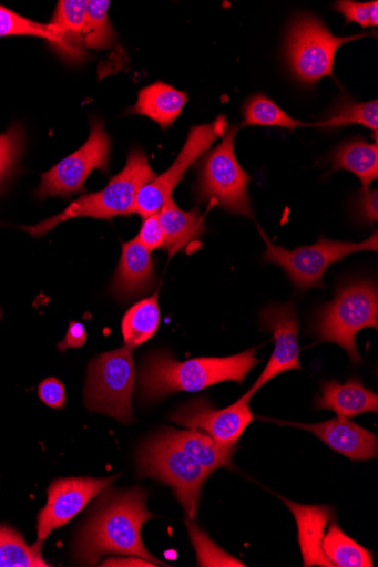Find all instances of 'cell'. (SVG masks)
Masks as SVG:
<instances>
[{
	"mask_svg": "<svg viewBox=\"0 0 378 567\" xmlns=\"http://www.w3.org/2000/svg\"><path fill=\"white\" fill-rule=\"evenodd\" d=\"M153 518L146 507V493L141 488L106 496L82 530L78 558L95 565L105 555H129L168 566L156 559L142 542V528Z\"/></svg>",
	"mask_w": 378,
	"mask_h": 567,
	"instance_id": "cell-1",
	"label": "cell"
},
{
	"mask_svg": "<svg viewBox=\"0 0 378 567\" xmlns=\"http://www.w3.org/2000/svg\"><path fill=\"white\" fill-rule=\"evenodd\" d=\"M256 347L231 357H202L177 362L168 352L150 354L139 378L140 396L155 402L178 392H198L215 384H243L251 371L260 363Z\"/></svg>",
	"mask_w": 378,
	"mask_h": 567,
	"instance_id": "cell-2",
	"label": "cell"
},
{
	"mask_svg": "<svg viewBox=\"0 0 378 567\" xmlns=\"http://www.w3.org/2000/svg\"><path fill=\"white\" fill-rule=\"evenodd\" d=\"M146 154L140 148L131 150L124 171L115 176L102 190L83 195L60 215L25 230L33 237L42 236L62 223L76 218L112 220L135 214L137 194L143 186L154 181Z\"/></svg>",
	"mask_w": 378,
	"mask_h": 567,
	"instance_id": "cell-3",
	"label": "cell"
},
{
	"mask_svg": "<svg viewBox=\"0 0 378 567\" xmlns=\"http://www.w3.org/2000/svg\"><path fill=\"white\" fill-rule=\"evenodd\" d=\"M366 328L378 329V291L370 280H358L341 286L335 299L318 309L311 332L318 342L340 346L359 365L356 337Z\"/></svg>",
	"mask_w": 378,
	"mask_h": 567,
	"instance_id": "cell-4",
	"label": "cell"
},
{
	"mask_svg": "<svg viewBox=\"0 0 378 567\" xmlns=\"http://www.w3.org/2000/svg\"><path fill=\"white\" fill-rule=\"evenodd\" d=\"M257 229L266 246L263 260L280 267L294 287L300 291L323 288L324 275L347 256L359 251L378 250L377 231L362 243L337 241L320 237L314 245L288 250L269 240L259 226Z\"/></svg>",
	"mask_w": 378,
	"mask_h": 567,
	"instance_id": "cell-5",
	"label": "cell"
},
{
	"mask_svg": "<svg viewBox=\"0 0 378 567\" xmlns=\"http://www.w3.org/2000/svg\"><path fill=\"white\" fill-rule=\"evenodd\" d=\"M137 467L141 477L170 485L188 519L194 520L202 487L211 476L194 457L160 433L140 447Z\"/></svg>",
	"mask_w": 378,
	"mask_h": 567,
	"instance_id": "cell-6",
	"label": "cell"
},
{
	"mask_svg": "<svg viewBox=\"0 0 378 567\" xmlns=\"http://www.w3.org/2000/svg\"><path fill=\"white\" fill-rule=\"evenodd\" d=\"M239 127L233 126L224 141L202 159L197 183V199L246 218H254L248 195L251 177L239 165L235 140Z\"/></svg>",
	"mask_w": 378,
	"mask_h": 567,
	"instance_id": "cell-7",
	"label": "cell"
},
{
	"mask_svg": "<svg viewBox=\"0 0 378 567\" xmlns=\"http://www.w3.org/2000/svg\"><path fill=\"white\" fill-rule=\"evenodd\" d=\"M366 35L337 37L316 17L296 18L286 39V59L293 75L306 85H314L324 78H334L339 48Z\"/></svg>",
	"mask_w": 378,
	"mask_h": 567,
	"instance_id": "cell-8",
	"label": "cell"
},
{
	"mask_svg": "<svg viewBox=\"0 0 378 567\" xmlns=\"http://www.w3.org/2000/svg\"><path fill=\"white\" fill-rule=\"evenodd\" d=\"M135 379L131 348L125 346L102 353L93 360L89 369L84 394L86 406L124 424L132 423Z\"/></svg>",
	"mask_w": 378,
	"mask_h": 567,
	"instance_id": "cell-9",
	"label": "cell"
},
{
	"mask_svg": "<svg viewBox=\"0 0 378 567\" xmlns=\"http://www.w3.org/2000/svg\"><path fill=\"white\" fill-rule=\"evenodd\" d=\"M112 141L103 124L93 121L86 143L70 157L44 173L37 189L40 198L70 196L83 190V185L93 171L104 174L110 171Z\"/></svg>",
	"mask_w": 378,
	"mask_h": 567,
	"instance_id": "cell-10",
	"label": "cell"
},
{
	"mask_svg": "<svg viewBox=\"0 0 378 567\" xmlns=\"http://www.w3.org/2000/svg\"><path fill=\"white\" fill-rule=\"evenodd\" d=\"M227 130L226 116H219L210 124L194 126L173 166L141 188L136 198L135 214L143 219L157 214L173 197L174 189L187 169L208 151L215 141L224 137Z\"/></svg>",
	"mask_w": 378,
	"mask_h": 567,
	"instance_id": "cell-11",
	"label": "cell"
},
{
	"mask_svg": "<svg viewBox=\"0 0 378 567\" xmlns=\"http://www.w3.org/2000/svg\"><path fill=\"white\" fill-rule=\"evenodd\" d=\"M252 398L247 392L225 409L214 408L204 398L196 399L177 409L171 420L185 429L201 431L226 447L238 449L242 435L254 421Z\"/></svg>",
	"mask_w": 378,
	"mask_h": 567,
	"instance_id": "cell-12",
	"label": "cell"
},
{
	"mask_svg": "<svg viewBox=\"0 0 378 567\" xmlns=\"http://www.w3.org/2000/svg\"><path fill=\"white\" fill-rule=\"evenodd\" d=\"M259 321L264 330L273 333L275 350L260 377L249 389L252 395L278 375L303 370L298 344L300 324L296 306L293 302L268 305L262 309Z\"/></svg>",
	"mask_w": 378,
	"mask_h": 567,
	"instance_id": "cell-13",
	"label": "cell"
},
{
	"mask_svg": "<svg viewBox=\"0 0 378 567\" xmlns=\"http://www.w3.org/2000/svg\"><path fill=\"white\" fill-rule=\"evenodd\" d=\"M119 477L67 478L53 482L48 489V501L38 515V544L43 545L48 536L69 524L88 503Z\"/></svg>",
	"mask_w": 378,
	"mask_h": 567,
	"instance_id": "cell-14",
	"label": "cell"
},
{
	"mask_svg": "<svg viewBox=\"0 0 378 567\" xmlns=\"http://www.w3.org/2000/svg\"><path fill=\"white\" fill-rule=\"evenodd\" d=\"M278 425H285L307 431L326 443L334 451L351 461H368L378 455V441L374 433L349 421L337 417L318 424H304L287 421L269 420Z\"/></svg>",
	"mask_w": 378,
	"mask_h": 567,
	"instance_id": "cell-15",
	"label": "cell"
},
{
	"mask_svg": "<svg viewBox=\"0 0 378 567\" xmlns=\"http://www.w3.org/2000/svg\"><path fill=\"white\" fill-rule=\"evenodd\" d=\"M280 498L296 519L304 566L334 567L323 550V538L328 524L335 519V509L328 505H302L284 497Z\"/></svg>",
	"mask_w": 378,
	"mask_h": 567,
	"instance_id": "cell-16",
	"label": "cell"
},
{
	"mask_svg": "<svg viewBox=\"0 0 378 567\" xmlns=\"http://www.w3.org/2000/svg\"><path fill=\"white\" fill-rule=\"evenodd\" d=\"M155 268L147 250L135 237L123 243V251L111 290L120 298L127 299L146 292L154 281Z\"/></svg>",
	"mask_w": 378,
	"mask_h": 567,
	"instance_id": "cell-17",
	"label": "cell"
},
{
	"mask_svg": "<svg viewBox=\"0 0 378 567\" xmlns=\"http://www.w3.org/2000/svg\"><path fill=\"white\" fill-rule=\"evenodd\" d=\"M320 392L315 400L316 409L331 410L339 417L353 419L367 412H378V395L357 378H351L346 383L337 380L324 382Z\"/></svg>",
	"mask_w": 378,
	"mask_h": 567,
	"instance_id": "cell-18",
	"label": "cell"
},
{
	"mask_svg": "<svg viewBox=\"0 0 378 567\" xmlns=\"http://www.w3.org/2000/svg\"><path fill=\"white\" fill-rule=\"evenodd\" d=\"M187 99L186 92L167 83L156 82L139 92L136 105L130 113L146 116L162 130H168L182 115Z\"/></svg>",
	"mask_w": 378,
	"mask_h": 567,
	"instance_id": "cell-19",
	"label": "cell"
},
{
	"mask_svg": "<svg viewBox=\"0 0 378 567\" xmlns=\"http://www.w3.org/2000/svg\"><path fill=\"white\" fill-rule=\"evenodd\" d=\"M161 433L194 457L208 474L222 468L235 471L233 456L237 449L226 447L197 430L167 429Z\"/></svg>",
	"mask_w": 378,
	"mask_h": 567,
	"instance_id": "cell-20",
	"label": "cell"
},
{
	"mask_svg": "<svg viewBox=\"0 0 378 567\" xmlns=\"http://www.w3.org/2000/svg\"><path fill=\"white\" fill-rule=\"evenodd\" d=\"M157 215L165 235L164 248L170 256L198 240L205 233L204 219L200 212L180 209L173 197L162 206Z\"/></svg>",
	"mask_w": 378,
	"mask_h": 567,
	"instance_id": "cell-21",
	"label": "cell"
},
{
	"mask_svg": "<svg viewBox=\"0 0 378 567\" xmlns=\"http://www.w3.org/2000/svg\"><path fill=\"white\" fill-rule=\"evenodd\" d=\"M331 173L347 171L355 174L362 184V190L378 178V146L377 142L369 144L364 140H353L343 143L333 154Z\"/></svg>",
	"mask_w": 378,
	"mask_h": 567,
	"instance_id": "cell-22",
	"label": "cell"
},
{
	"mask_svg": "<svg viewBox=\"0 0 378 567\" xmlns=\"http://www.w3.org/2000/svg\"><path fill=\"white\" fill-rule=\"evenodd\" d=\"M29 35L48 41L64 60L81 63L85 60V51L69 47L50 24H41L23 18L13 11L0 7V37Z\"/></svg>",
	"mask_w": 378,
	"mask_h": 567,
	"instance_id": "cell-23",
	"label": "cell"
},
{
	"mask_svg": "<svg viewBox=\"0 0 378 567\" xmlns=\"http://www.w3.org/2000/svg\"><path fill=\"white\" fill-rule=\"evenodd\" d=\"M160 311L157 293L135 303L125 315L122 332L126 347L133 349L147 342L157 331Z\"/></svg>",
	"mask_w": 378,
	"mask_h": 567,
	"instance_id": "cell-24",
	"label": "cell"
},
{
	"mask_svg": "<svg viewBox=\"0 0 378 567\" xmlns=\"http://www.w3.org/2000/svg\"><path fill=\"white\" fill-rule=\"evenodd\" d=\"M323 550L336 567H372V553L347 536L334 522L324 535Z\"/></svg>",
	"mask_w": 378,
	"mask_h": 567,
	"instance_id": "cell-25",
	"label": "cell"
},
{
	"mask_svg": "<svg viewBox=\"0 0 378 567\" xmlns=\"http://www.w3.org/2000/svg\"><path fill=\"white\" fill-rule=\"evenodd\" d=\"M42 545L29 546L14 528L0 524V567H49L42 558Z\"/></svg>",
	"mask_w": 378,
	"mask_h": 567,
	"instance_id": "cell-26",
	"label": "cell"
},
{
	"mask_svg": "<svg viewBox=\"0 0 378 567\" xmlns=\"http://www.w3.org/2000/svg\"><path fill=\"white\" fill-rule=\"evenodd\" d=\"M86 0H62L49 23L71 48L85 51L83 32L88 18Z\"/></svg>",
	"mask_w": 378,
	"mask_h": 567,
	"instance_id": "cell-27",
	"label": "cell"
},
{
	"mask_svg": "<svg viewBox=\"0 0 378 567\" xmlns=\"http://www.w3.org/2000/svg\"><path fill=\"white\" fill-rule=\"evenodd\" d=\"M362 125L377 135L378 130V103L377 100L356 102L343 97L330 114L314 126L319 128H340L348 125Z\"/></svg>",
	"mask_w": 378,
	"mask_h": 567,
	"instance_id": "cell-28",
	"label": "cell"
},
{
	"mask_svg": "<svg viewBox=\"0 0 378 567\" xmlns=\"http://www.w3.org/2000/svg\"><path fill=\"white\" fill-rule=\"evenodd\" d=\"M244 125L287 130L309 126V124L290 117L274 100L260 93L253 95L245 103Z\"/></svg>",
	"mask_w": 378,
	"mask_h": 567,
	"instance_id": "cell-29",
	"label": "cell"
},
{
	"mask_svg": "<svg viewBox=\"0 0 378 567\" xmlns=\"http://www.w3.org/2000/svg\"><path fill=\"white\" fill-rule=\"evenodd\" d=\"M111 2L106 0H92L89 2L88 18L83 32V43L88 49L103 50L111 48L116 41L108 10Z\"/></svg>",
	"mask_w": 378,
	"mask_h": 567,
	"instance_id": "cell-30",
	"label": "cell"
},
{
	"mask_svg": "<svg viewBox=\"0 0 378 567\" xmlns=\"http://www.w3.org/2000/svg\"><path fill=\"white\" fill-rule=\"evenodd\" d=\"M186 525L197 554L200 566H246L243 561L215 545L193 520L187 519Z\"/></svg>",
	"mask_w": 378,
	"mask_h": 567,
	"instance_id": "cell-31",
	"label": "cell"
},
{
	"mask_svg": "<svg viewBox=\"0 0 378 567\" xmlns=\"http://www.w3.org/2000/svg\"><path fill=\"white\" fill-rule=\"evenodd\" d=\"M24 147V132L21 125H13L0 134V188L16 169Z\"/></svg>",
	"mask_w": 378,
	"mask_h": 567,
	"instance_id": "cell-32",
	"label": "cell"
},
{
	"mask_svg": "<svg viewBox=\"0 0 378 567\" xmlns=\"http://www.w3.org/2000/svg\"><path fill=\"white\" fill-rule=\"evenodd\" d=\"M136 238L150 251L164 248L165 235L157 214L144 218Z\"/></svg>",
	"mask_w": 378,
	"mask_h": 567,
	"instance_id": "cell-33",
	"label": "cell"
},
{
	"mask_svg": "<svg viewBox=\"0 0 378 567\" xmlns=\"http://www.w3.org/2000/svg\"><path fill=\"white\" fill-rule=\"evenodd\" d=\"M371 3H358L353 0H340L335 4V10L343 14L347 23H357L362 28L371 27L370 9Z\"/></svg>",
	"mask_w": 378,
	"mask_h": 567,
	"instance_id": "cell-34",
	"label": "cell"
},
{
	"mask_svg": "<svg viewBox=\"0 0 378 567\" xmlns=\"http://www.w3.org/2000/svg\"><path fill=\"white\" fill-rule=\"evenodd\" d=\"M38 394L41 401L53 409H61L65 405V388L58 379H47L39 385Z\"/></svg>",
	"mask_w": 378,
	"mask_h": 567,
	"instance_id": "cell-35",
	"label": "cell"
},
{
	"mask_svg": "<svg viewBox=\"0 0 378 567\" xmlns=\"http://www.w3.org/2000/svg\"><path fill=\"white\" fill-rule=\"evenodd\" d=\"M357 214L359 218L374 225L378 221V195L377 190H361L357 200Z\"/></svg>",
	"mask_w": 378,
	"mask_h": 567,
	"instance_id": "cell-36",
	"label": "cell"
},
{
	"mask_svg": "<svg viewBox=\"0 0 378 567\" xmlns=\"http://www.w3.org/2000/svg\"><path fill=\"white\" fill-rule=\"evenodd\" d=\"M86 342V332L84 327L79 322H72L65 341L61 348H81Z\"/></svg>",
	"mask_w": 378,
	"mask_h": 567,
	"instance_id": "cell-37",
	"label": "cell"
},
{
	"mask_svg": "<svg viewBox=\"0 0 378 567\" xmlns=\"http://www.w3.org/2000/svg\"><path fill=\"white\" fill-rule=\"evenodd\" d=\"M100 566H145V567L149 566V567H153V566H157V565L150 560L140 558V557L130 556V557H122V558L114 557V558L105 560Z\"/></svg>",
	"mask_w": 378,
	"mask_h": 567,
	"instance_id": "cell-38",
	"label": "cell"
},
{
	"mask_svg": "<svg viewBox=\"0 0 378 567\" xmlns=\"http://www.w3.org/2000/svg\"><path fill=\"white\" fill-rule=\"evenodd\" d=\"M370 21H371V27L378 25V3L376 2V0H374V2L371 3Z\"/></svg>",
	"mask_w": 378,
	"mask_h": 567,
	"instance_id": "cell-39",
	"label": "cell"
},
{
	"mask_svg": "<svg viewBox=\"0 0 378 567\" xmlns=\"http://www.w3.org/2000/svg\"><path fill=\"white\" fill-rule=\"evenodd\" d=\"M0 318H2V311H0Z\"/></svg>",
	"mask_w": 378,
	"mask_h": 567,
	"instance_id": "cell-40",
	"label": "cell"
}]
</instances>
